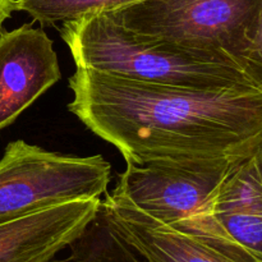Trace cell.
Masks as SVG:
<instances>
[{
    "label": "cell",
    "mask_w": 262,
    "mask_h": 262,
    "mask_svg": "<svg viewBox=\"0 0 262 262\" xmlns=\"http://www.w3.org/2000/svg\"><path fill=\"white\" fill-rule=\"evenodd\" d=\"M69 87V112L125 163L234 158L262 137V91L251 81L200 90L76 67Z\"/></svg>",
    "instance_id": "cell-1"
},
{
    "label": "cell",
    "mask_w": 262,
    "mask_h": 262,
    "mask_svg": "<svg viewBox=\"0 0 262 262\" xmlns=\"http://www.w3.org/2000/svg\"><path fill=\"white\" fill-rule=\"evenodd\" d=\"M76 67L166 86L220 89L250 81L235 64L214 61L127 30L106 13L60 25Z\"/></svg>",
    "instance_id": "cell-2"
},
{
    "label": "cell",
    "mask_w": 262,
    "mask_h": 262,
    "mask_svg": "<svg viewBox=\"0 0 262 262\" xmlns=\"http://www.w3.org/2000/svg\"><path fill=\"white\" fill-rule=\"evenodd\" d=\"M261 10L262 0H142L106 14L148 40L238 66Z\"/></svg>",
    "instance_id": "cell-3"
},
{
    "label": "cell",
    "mask_w": 262,
    "mask_h": 262,
    "mask_svg": "<svg viewBox=\"0 0 262 262\" xmlns=\"http://www.w3.org/2000/svg\"><path fill=\"white\" fill-rule=\"evenodd\" d=\"M112 165L101 155L72 156L13 141L0 159V224L46 207L100 199Z\"/></svg>",
    "instance_id": "cell-4"
},
{
    "label": "cell",
    "mask_w": 262,
    "mask_h": 262,
    "mask_svg": "<svg viewBox=\"0 0 262 262\" xmlns=\"http://www.w3.org/2000/svg\"><path fill=\"white\" fill-rule=\"evenodd\" d=\"M176 228L238 262H262V137L233 159L204 209Z\"/></svg>",
    "instance_id": "cell-5"
},
{
    "label": "cell",
    "mask_w": 262,
    "mask_h": 262,
    "mask_svg": "<svg viewBox=\"0 0 262 262\" xmlns=\"http://www.w3.org/2000/svg\"><path fill=\"white\" fill-rule=\"evenodd\" d=\"M234 158L127 163L113 194L155 219L178 227L204 209Z\"/></svg>",
    "instance_id": "cell-6"
},
{
    "label": "cell",
    "mask_w": 262,
    "mask_h": 262,
    "mask_svg": "<svg viewBox=\"0 0 262 262\" xmlns=\"http://www.w3.org/2000/svg\"><path fill=\"white\" fill-rule=\"evenodd\" d=\"M99 215L107 237L132 262H238L113 193Z\"/></svg>",
    "instance_id": "cell-7"
},
{
    "label": "cell",
    "mask_w": 262,
    "mask_h": 262,
    "mask_svg": "<svg viewBox=\"0 0 262 262\" xmlns=\"http://www.w3.org/2000/svg\"><path fill=\"white\" fill-rule=\"evenodd\" d=\"M33 23L0 30V130L61 78L53 40Z\"/></svg>",
    "instance_id": "cell-8"
},
{
    "label": "cell",
    "mask_w": 262,
    "mask_h": 262,
    "mask_svg": "<svg viewBox=\"0 0 262 262\" xmlns=\"http://www.w3.org/2000/svg\"><path fill=\"white\" fill-rule=\"evenodd\" d=\"M101 200L46 207L0 224V262H50L96 222Z\"/></svg>",
    "instance_id": "cell-9"
},
{
    "label": "cell",
    "mask_w": 262,
    "mask_h": 262,
    "mask_svg": "<svg viewBox=\"0 0 262 262\" xmlns=\"http://www.w3.org/2000/svg\"><path fill=\"white\" fill-rule=\"evenodd\" d=\"M142 0H17V12H25L41 27L61 25L87 15L113 12Z\"/></svg>",
    "instance_id": "cell-10"
},
{
    "label": "cell",
    "mask_w": 262,
    "mask_h": 262,
    "mask_svg": "<svg viewBox=\"0 0 262 262\" xmlns=\"http://www.w3.org/2000/svg\"><path fill=\"white\" fill-rule=\"evenodd\" d=\"M237 64L248 79L262 91V10L247 46L238 56Z\"/></svg>",
    "instance_id": "cell-11"
},
{
    "label": "cell",
    "mask_w": 262,
    "mask_h": 262,
    "mask_svg": "<svg viewBox=\"0 0 262 262\" xmlns=\"http://www.w3.org/2000/svg\"><path fill=\"white\" fill-rule=\"evenodd\" d=\"M17 8V0H0V30L3 27V23L12 17L13 12Z\"/></svg>",
    "instance_id": "cell-12"
},
{
    "label": "cell",
    "mask_w": 262,
    "mask_h": 262,
    "mask_svg": "<svg viewBox=\"0 0 262 262\" xmlns=\"http://www.w3.org/2000/svg\"><path fill=\"white\" fill-rule=\"evenodd\" d=\"M50 262H53V261H50ZM66 262H97V261H92V260H90V258H76V260H69Z\"/></svg>",
    "instance_id": "cell-13"
}]
</instances>
